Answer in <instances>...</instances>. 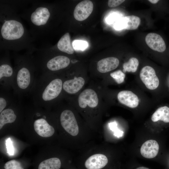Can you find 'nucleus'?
Returning <instances> with one entry per match:
<instances>
[{"instance_id": "28", "label": "nucleus", "mask_w": 169, "mask_h": 169, "mask_svg": "<svg viewBox=\"0 0 169 169\" xmlns=\"http://www.w3.org/2000/svg\"><path fill=\"white\" fill-rule=\"evenodd\" d=\"M6 146L7 153L9 156H13L14 153V149L12 141L10 138H8L6 141Z\"/></svg>"}, {"instance_id": "10", "label": "nucleus", "mask_w": 169, "mask_h": 169, "mask_svg": "<svg viewBox=\"0 0 169 169\" xmlns=\"http://www.w3.org/2000/svg\"><path fill=\"white\" fill-rule=\"evenodd\" d=\"M79 107L84 109L87 107L94 109L98 106L99 99L96 92L93 90L87 89L84 90L78 97Z\"/></svg>"}, {"instance_id": "13", "label": "nucleus", "mask_w": 169, "mask_h": 169, "mask_svg": "<svg viewBox=\"0 0 169 169\" xmlns=\"http://www.w3.org/2000/svg\"><path fill=\"white\" fill-rule=\"evenodd\" d=\"M19 99L7 107L0 114V129L5 125L14 122L16 120L17 116L15 112V109Z\"/></svg>"}, {"instance_id": "21", "label": "nucleus", "mask_w": 169, "mask_h": 169, "mask_svg": "<svg viewBox=\"0 0 169 169\" xmlns=\"http://www.w3.org/2000/svg\"><path fill=\"white\" fill-rule=\"evenodd\" d=\"M59 158H51L41 161L38 165V169H60L62 166Z\"/></svg>"}, {"instance_id": "18", "label": "nucleus", "mask_w": 169, "mask_h": 169, "mask_svg": "<svg viewBox=\"0 0 169 169\" xmlns=\"http://www.w3.org/2000/svg\"><path fill=\"white\" fill-rule=\"evenodd\" d=\"M119 64L118 59L109 57L100 60L97 63V68L99 72L106 73L116 68Z\"/></svg>"}, {"instance_id": "2", "label": "nucleus", "mask_w": 169, "mask_h": 169, "mask_svg": "<svg viewBox=\"0 0 169 169\" xmlns=\"http://www.w3.org/2000/svg\"><path fill=\"white\" fill-rule=\"evenodd\" d=\"M2 11L0 26L1 44L4 49L14 50L28 47L30 39L23 23L14 12L8 9Z\"/></svg>"}, {"instance_id": "20", "label": "nucleus", "mask_w": 169, "mask_h": 169, "mask_svg": "<svg viewBox=\"0 0 169 169\" xmlns=\"http://www.w3.org/2000/svg\"><path fill=\"white\" fill-rule=\"evenodd\" d=\"M57 47L62 52L69 54L74 53V49L69 33H66L62 36L57 44Z\"/></svg>"}, {"instance_id": "25", "label": "nucleus", "mask_w": 169, "mask_h": 169, "mask_svg": "<svg viewBox=\"0 0 169 169\" xmlns=\"http://www.w3.org/2000/svg\"><path fill=\"white\" fill-rule=\"evenodd\" d=\"M4 169H24L19 161L13 160L6 162L4 165Z\"/></svg>"}, {"instance_id": "22", "label": "nucleus", "mask_w": 169, "mask_h": 169, "mask_svg": "<svg viewBox=\"0 0 169 169\" xmlns=\"http://www.w3.org/2000/svg\"><path fill=\"white\" fill-rule=\"evenodd\" d=\"M151 119L154 122L160 120L165 123L169 122V107L167 106L159 107L152 114Z\"/></svg>"}, {"instance_id": "6", "label": "nucleus", "mask_w": 169, "mask_h": 169, "mask_svg": "<svg viewBox=\"0 0 169 169\" xmlns=\"http://www.w3.org/2000/svg\"><path fill=\"white\" fill-rule=\"evenodd\" d=\"M26 14L27 19L37 34L49 33L52 14L49 4L40 3L35 5L27 11Z\"/></svg>"}, {"instance_id": "26", "label": "nucleus", "mask_w": 169, "mask_h": 169, "mask_svg": "<svg viewBox=\"0 0 169 169\" xmlns=\"http://www.w3.org/2000/svg\"><path fill=\"white\" fill-rule=\"evenodd\" d=\"M110 75L118 84H120L123 83L125 77V74L120 70L111 73Z\"/></svg>"}, {"instance_id": "11", "label": "nucleus", "mask_w": 169, "mask_h": 169, "mask_svg": "<svg viewBox=\"0 0 169 169\" xmlns=\"http://www.w3.org/2000/svg\"><path fill=\"white\" fill-rule=\"evenodd\" d=\"M37 114L38 118L36 119L33 122L34 128L35 132L38 135L44 137L52 136L55 132L54 128L49 123L45 115L39 118L38 112Z\"/></svg>"}, {"instance_id": "7", "label": "nucleus", "mask_w": 169, "mask_h": 169, "mask_svg": "<svg viewBox=\"0 0 169 169\" xmlns=\"http://www.w3.org/2000/svg\"><path fill=\"white\" fill-rule=\"evenodd\" d=\"M35 58L42 73L54 74L67 68L70 62L69 58L66 56H52L48 49L42 51L38 58Z\"/></svg>"}, {"instance_id": "1", "label": "nucleus", "mask_w": 169, "mask_h": 169, "mask_svg": "<svg viewBox=\"0 0 169 169\" xmlns=\"http://www.w3.org/2000/svg\"><path fill=\"white\" fill-rule=\"evenodd\" d=\"M13 91L18 98L31 95L38 77L39 70L31 53L15 57Z\"/></svg>"}, {"instance_id": "5", "label": "nucleus", "mask_w": 169, "mask_h": 169, "mask_svg": "<svg viewBox=\"0 0 169 169\" xmlns=\"http://www.w3.org/2000/svg\"><path fill=\"white\" fill-rule=\"evenodd\" d=\"M102 144L89 145L81 150L76 160L78 169H111V163Z\"/></svg>"}, {"instance_id": "16", "label": "nucleus", "mask_w": 169, "mask_h": 169, "mask_svg": "<svg viewBox=\"0 0 169 169\" xmlns=\"http://www.w3.org/2000/svg\"><path fill=\"white\" fill-rule=\"evenodd\" d=\"M84 78L81 77L64 80L63 84V90L69 94H74L78 92L84 84Z\"/></svg>"}, {"instance_id": "8", "label": "nucleus", "mask_w": 169, "mask_h": 169, "mask_svg": "<svg viewBox=\"0 0 169 169\" xmlns=\"http://www.w3.org/2000/svg\"><path fill=\"white\" fill-rule=\"evenodd\" d=\"M14 69L11 63L8 54L0 57V89L13 91Z\"/></svg>"}, {"instance_id": "4", "label": "nucleus", "mask_w": 169, "mask_h": 169, "mask_svg": "<svg viewBox=\"0 0 169 169\" xmlns=\"http://www.w3.org/2000/svg\"><path fill=\"white\" fill-rule=\"evenodd\" d=\"M59 120L62 127L72 138L76 150L81 151L91 144L95 133L88 125H81L72 110L66 109L61 111Z\"/></svg>"}, {"instance_id": "30", "label": "nucleus", "mask_w": 169, "mask_h": 169, "mask_svg": "<svg viewBox=\"0 0 169 169\" xmlns=\"http://www.w3.org/2000/svg\"><path fill=\"white\" fill-rule=\"evenodd\" d=\"M150 3L153 4H156L157 3L159 0H148Z\"/></svg>"}, {"instance_id": "29", "label": "nucleus", "mask_w": 169, "mask_h": 169, "mask_svg": "<svg viewBox=\"0 0 169 169\" xmlns=\"http://www.w3.org/2000/svg\"><path fill=\"white\" fill-rule=\"evenodd\" d=\"M125 1L124 0H109L108 5L110 7L113 8L119 5Z\"/></svg>"}, {"instance_id": "19", "label": "nucleus", "mask_w": 169, "mask_h": 169, "mask_svg": "<svg viewBox=\"0 0 169 169\" xmlns=\"http://www.w3.org/2000/svg\"><path fill=\"white\" fill-rule=\"evenodd\" d=\"M12 91L0 90V113L7 107L19 99Z\"/></svg>"}, {"instance_id": "24", "label": "nucleus", "mask_w": 169, "mask_h": 169, "mask_svg": "<svg viewBox=\"0 0 169 169\" xmlns=\"http://www.w3.org/2000/svg\"><path fill=\"white\" fill-rule=\"evenodd\" d=\"M139 62L136 58L132 57L128 61L124 63L123 71L135 72L137 70Z\"/></svg>"}, {"instance_id": "31", "label": "nucleus", "mask_w": 169, "mask_h": 169, "mask_svg": "<svg viewBox=\"0 0 169 169\" xmlns=\"http://www.w3.org/2000/svg\"><path fill=\"white\" fill-rule=\"evenodd\" d=\"M68 169H78L76 166H75L74 165H70V166L68 167Z\"/></svg>"}, {"instance_id": "12", "label": "nucleus", "mask_w": 169, "mask_h": 169, "mask_svg": "<svg viewBox=\"0 0 169 169\" xmlns=\"http://www.w3.org/2000/svg\"><path fill=\"white\" fill-rule=\"evenodd\" d=\"M93 9V4L90 0L83 1L75 7L74 16L76 20L81 21L87 19L91 13Z\"/></svg>"}, {"instance_id": "32", "label": "nucleus", "mask_w": 169, "mask_h": 169, "mask_svg": "<svg viewBox=\"0 0 169 169\" xmlns=\"http://www.w3.org/2000/svg\"><path fill=\"white\" fill-rule=\"evenodd\" d=\"M135 169H150L149 168L143 166L137 167Z\"/></svg>"}, {"instance_id": "9", "label": "nucleus", "mask_w": 169, "mask_h": 169, "mask_svg": "<svg viewBox=\"0 0 169 169\" xmlns=\"http://www.w3.org/2000/svg\"><path fill=\"white\" fill-rule=\"evenodd\" d=\"M140 78L146 87L150 90L156 89L159 84V80L154 69L151 66L144 67L140 73Z\"/></svg>"}, {"instance_id": "23", "label": "nucleus", "mask_w": 169, "mask_h": 169, "mask_svg": "<svg viewBox=\"0 0 169 169\" xmlns=\"http://www.w3.org/2000/svg\"><path fill=\"white\" fill-rule=\"evenodd\" d=\"M123 28L128 30L136 29L140 24V18L136 16L130 15L121 18Z\"/></svg>"}, {"instance_id": "14", "label": "nucleus", "mask_w": 169, "mask_h": 169, "mask_svg": "<svg viewBox=\"0 0 169 169\" xmlns=\"http://www.w3.org/2000/svg\"><path fill=\"white\" fill-rule=\"evenodd\" d=\"M145 40L147 45L154 51L162 52L166 49L165 41L162 37L157 33H151L148 34Z\"/></svg>"}, {"instance_id": "15", "label": "nucleus", "mask_w": 169, "mask_h": 169, "mask_svg": "<svg viewBox=\"0 0 169 169\" xmlns=\"http://www.w3.org/2000/svg\"><path fill=\"white\" fill-rule=\"evenodd\" d=\"M117 98L121 104L131 108H135L139 104V99L138 96L131 91H120L117 95Z\"/></svg>"}, {"instance_id": "27", "label": "nucleus", "mask_w": 169, "mask_h": 169, "mask_svg": "<svg viewBox=\"0 0 169 169\" xmlns=\"http://www.w3.org/2000/svg\"><path fill=\"white\" fill-rule=\"evenodd\" d=\"M73 49L75 50H84L88 47V43L86 41L75 40L72 43Z\"/></svg>"}, {"instance_id": "3", "label": "nucleus", "mask_w": 169, "mask_h": 169, "mask_svg": "<svg viewBox=\"0 0 169 169\" xmlns=\"http://www.w3.org/2000/svg\"><path fill=\"white\" fill-rule=\"evenodd\" d=\"M63 82L54 74L42 73L30 95L34 105L46 107L51 106L62 93Z\"/></svg>"}, {"instance_id": "17", "label": "nucleus", "mask_w": 169, "mask_h": 169, "mask_svg": "<svg viewBox=\"0 0 169 169\" xmlns=\"http://www.w3.org/2000/svg\"><path fill=\"white\" fill-rule=\"evenodd\" d=\"M159 150V145L155 140H150L146 141L141 146L140 152L142 156L147 159L155 157Z\"/></svg>"}]
</instances>
